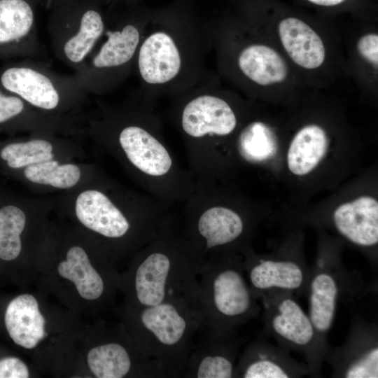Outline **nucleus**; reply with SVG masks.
I'll use <instances>...</instances> for the list:
<instances>
[{"label": "nucleus", "mask_w": 378, "mask_h": 378, "mask_svg": "<svg viewBox=\"0 0 378 378\" xmlns=\"http://www.w3.org/2000/svg\"><path fill=\"white\" fill-rule=\"evenodd\" d=\"M105 27L104 19L94 8L73 18L53 19L48 31L55 56L76 71L100 40Z\"/></svg>", "instance_id": "39448f33"}, {"label": "nucleus", "mask_w": 378, "mask_h": 378, "mask_svg": "<svg viewBox=\"0 0 378 378\" xmlns=\"http://www.w3.org/2000/svg\"><path fill=\"white\" fill-rule=\"evenodd\" d=\"M0 83L27 105L41 111H55L86 94L74 75L57 74L40 59H29L7 68Z\"/></svg>", "instance_id": "7ed1b4c3"}, {"label": "nucleus", "mask_w": 378, "mask_h": 378, "mask_svg": "<svg viewBox=\"0 0 378 378\" xmlns=\"http://www.w3.org/2000/svg\"><path fill=\"white\" fill-rule=\"evenodd\" d=\"M175 266V258L167 247L153 248L148 251L134 277L136 296L140 304L153 307L167 301Z\"/></svg>", "instance_id": "4468645a"}, {"label": "nucleus", "mask_w": 378, "mask_h": 378, "mask_svg": "<svg viewBox=\"0 0 378 378\" xmlns=\"http://www.w3.org/2000/svg\"><path fill=\"white\" fill-rule=\"evenodd\" d=\"M255 293L282 290L307 293L312 269L302 260L287 257H262L244 267Z\"/></svg>", "instance_id": "9d476101"}, {"label": "nucleus", "mask_w": 378, "mask_h": 378, "mask_svg": "<svg viewBox=\"0 0 378 378\" xmlns=\"http://www.w3.org/2000/svg\"><path fill=\"white\" fill-rule=\"evenodd\" d=\"M234 346L230 345L221 351L204 356L199 363L196 377L231 378L235 377Z\"/></svg>", "instance_id": "cd10ccee"}, {"label": "nucleus", "mask_w": 378, "mask_h": 378, "mask_svg": "<svg viewBox=\"0 0 378 378\" xmlns=\"http://www.w3.org/2000/svg\"><path fill=\"white\" fill-rule=\"evenodd\" d=\"M337 263V262H336ZM319 257L308 285L309 317L316 332L325 340L332 328L337 302L344 294H354L355 284L344 268Z\"/></svg>", "instance_id": "6e6552de"}, {"label": "nucleus", "mask_w": 378, "mask_h": 378, "mask_svg": "<svg viewBox=\"0 0 378 378\" xmlns=\"http://www.w3.org/2000/svg\"><path fill=\"white\" fill-rule=\"evenodd\" d=\"M326 360L332 377L340 378L378 377V331L374 323L355 314L346 342L329 348Z\"/></svg>", "instance_id": "423d86ee"}, {"label": "nucleus", "mask_w": 378, "mask_h": 378, "mask_svg": "<svg viewBox=\"0 0 378 378\" xmlns=\"http://www.w3.org/2000/svg\"><path fill=\"white\" fill-rule=\"evenodd\" d=\"M25 223V214L20 208L7 205L0 209V258L12 260L20 255Z\"/></svg>", "instance_id": "a878e982"}, {"label": "nucleus", "mask_w": 378, "mask_h": 378, "mask_svg": "<svg viewBox=\"0 0 378 378\" xmlns=\"http://www.w3.org/2000/svg\"><path fill=\"white\" fill-rule=\"evenodd\" d=\"M141 30L132 22L105 30L74 76L86 92L102 93L127 75L141 42Z\"/></svg>", "instance_id": "f03ea898"}, {"label": "nucleus", "mask_w": 378, "mask_h": 378, "mask_svg": "<svg viewBox=\"0 0 378 378\" xmlns=\"http://www.w3.org/2000/svg\"><path fill=\"white\" fill-rule=\"evenodd\" d=\"M88 367L98 378H122L128 374L132 362L127 351L118 343H107L91 349Z\"/></svg>", "instance_id": "b1692460"}, {"label": "nucleus", "mask_w": 378, "mask_h": 378, "mask_svg": "<svg viewBox=\"0 0 378 378\" xmlns=\"http://www.w3.org/2000/svg\"><path fill=\"white\" fill-rule=\"evenodd\" d=\"M255 294L263 307L265 333L283 349L302 355L309 374L318 377L330 346L316 332L293 293L272 290Z\"/></svg>", "instance_id": "f257e3e1"}, {"label": "nucleus", "mask_w": 378, "mask_h": 378, "mask_svg": "<svg viewBox=\"0 0 378 378\" xmlns=\"http://www.w3.org/2000/svg\"><path fill=\"white\" fill-rule=\"evenodd\" d=\"M237 62L241 74L259 85L280 83L288 76L284 58L265 44L251 43L245 46L239 52Z\"/></svg>", "instance_id": "6ab92c4d"}, {"label": "nucleus", "mask_w": 378, "mask_h": 378, "mask_svg": "<svg viewBox=\"0 0 378 378\" xmlns=\"http://www.w3.org/2000/svg\"><path fill=\"white\" fill-rule=\"evenodd\" d=\"M309 374L305 363L279 346L258 340L245 350L235 367V377L244 378H296Z\"/></svg>", "instance_id": "9b49d317"}, {"label": "nucleus", "mask_w": 378, "mask_h": 378, "mask_svg": "<svg viewBox=\"0 0 378 378\" xmlns=\"http://www.w3.org/2000/svg\"><path fill=\"white\" fill-rule=\"evenodd\" d=\"M188 200L195 233L205 251L230 245L244 233V221L234 210L223 205L208 204L196 187Z\"/></svg>", "instance_id": "1a4fd4ad"}, {"label": "nucleus", "mask_w": 378, "mask_h": 378, "mask_svg": "<svg viewBox=\"0 0 378 378\" xmlns=\"http://www.w3.org/2000/svg\"><path fill=\"white\" fill-rule=\"evenodd\" d=\"M244 267L224 265L217 267L211 283V303L225 332L256 316L258 297L243 274Z\"/></svg>", "instance_id": "0eeeda50"}, {"label": "nucleus", "mask_w": 378, "mask_h": 378, "mask_svg": "<svg viewBox=\"0 0 378 378\" xmlns=\"http://www.w3.org/2000/svg\"><path fill=\"white\" fill-rule=\"evenodd\" d=\"M76 214L86 227L108 238H120L130 228L122 211L99 190L81 192L76 201Z\"/></svg>", "instance_id": "dca6fc26"}, {"label": "nucleus", "mask_w": 378, "mask_h": 378, "mask_svg": "<svg viewBox=\"0 0 378 378\" xmlns=\"http://www.w3.org/2000/svg\"><path fill=\"white\" fill-rule=\"evenodd\" d=\"M337 232L353 244L364 248L378 243V202L363 196L340 205L333 213Z\"/></svg>", "instance_id": "2eb2a0df"}, {"label": "nucleus", "mask_w": 378, "mask_h": 378, "mask_svg": "<svg viewBox=\"0 0 378 378\" xmlns=\"http://www.w3.org/2000/svg\"><path fill=\"white\" fill-rule=\"evenodd\" d=\"M24 175L34 183L69 188L78 182L80 170L76 164H59L56 160H51L27 166Z\"/></svg>", "instance_id": "393cba45"}, {"label": "nucleus", "mask_w": 378, "mask_h": 378, "mask_svg": "<svg viewBox=\"0 0 378 378\" xmlns=\"http://www.w3.org/2000/svg\"><path fill=\"white\" fill-rule=\"evenodd\" d=\"M136 54L139 76L147 84H165L174 80L182 67L179 47L173 36L164 31L146 36Z\"/></svg>", "instance_id": "f8f14e48"}, {"label": "nucleus", "mask_w": 378, "mask_h": 378, "mask_svg": "<svg viewBox=\"0 0 378 378\" xmlns=\"http://www.w3.org/2000/svg\"><path fill=\"white\" fill-rule=\"evenodd\" d=\"M328 147L325 130L317 125H308L293 137L287 154L288 167L298 176L311 172L324 157Z\"/></svg>", "instance_id": "412c9836"}, {"label": "nucleus", "mask_w": 378, "mask_h": 378, "mask_svg": "<svg viewBox=\"0 0 378 378\" xmlns=\"http://www.w3.org/2000/svg\"><path fill=\"white\" fill-rule=\"evenodd\" d=\"M27 104L15 95H6L0 91V124L26 111Z\"/></svg>", "instance_id": "c85d7f7f"}, {"label": "nucleus", "mask_w": 378, "mask_h": 378, "mask_svg": "<svg viewBox=\"0 0 378 378\" xmlns=\"http://www.w3.org/2000/svg\"><path fill=\"white\" fill-rule=\"evenodd\" d=\"M52 151L50 142L34 139L6 145L1 150L0 156L10 167L17 169L51 160L53 158Z\"/></svg>", "instance_id": "bb28decb"}, {"label": "nucleus", "mask_w": 378, "mask_h": 378, "mask_svg": "<svg viewBox=\"0 0 378 378\" xmlns=\"http://www.w3.org/2000/svg\"><path fill=\"white\" fill-rule=\"evenodd\" d=\"M29 372L26 364L15 357L0 359V378H27Z\"/></svg>", "instance_id": "7c9ffc66"}, {"label": "nucleus", "mask_w": 378, "mask_h": 378, "mask_svg": "<svg viewBox=\"0 0 378 378\" xmlns=\"http://www.w3.org/2000/svg\"><path fill=\"white\" fill-rule=\"evenodd\" d=\"M314 4L322 6H333L338 5L345 0H307Z\"/></svg>", "instance_id": "2f4dec72"}, {"label": "nucleus", "mask_w": 378, "mask_h": 378, "mask_svg": "<svg viewBox=\"0 0 378 378\" xmlns=\"http://www.w3.org/2000/svg\"><path fill=\"white\" fill-rule=\"evenodd\" d=\"M57 272L62 277L72 281L80 296L85 300H97L104 292L102 278L80 246H75L68 250L66 260L59 264Z\"/></svg>", "instance_id": "4be33fe9"}, {"label": "nucleus", "mask_w": 378, "mask_h": 378, "mask_svg": "<svg viewBox=\"0 0 378 378\" xmlns=\"http://www.w3.org/2000/svg\"><path fill=\"white\" fill-rule=\"evenodd\" d=\"M359 55L372 66H378V34L375 32L363 35L357 42Z\"/></svg>", "instance_id": "c756f323"}, {"label": "nucleus", "mask_w": 378, "mask_h": 378, "mask_svg": "<svg viewBox=\"0 0 378 378\" xmlns=\"http://www.w3.org/2000/svg\"><path fill=\"white\" fill-rule=\"evenodd\" d=\"M8 45L29 59L45 57L32 7L25 0H0V46Z\"/></svg>", "instance_id": "ddd939ff"}, {"label": "nucleus", "mask_w": 378, "mask_h": 378, "mask_svg": "<svg viewBox=\"0 0 378 378\" xmlns=\"http://www.w3.org/2000/svg\"><path fill=\"white\" fill-rule=\"evenodd\" d=\"M237 125L236 115L223 98L202 94L189 100L182 108L180 125L188 141L193 169L198 167L208 143L232 134Z\"/></svg>", "instance_id": "20e7f679"}, {"label": "nucleus", "mask_w": 378, "mask_h": 378, "mask_svg": "<svg viewBox=\"0 0 378 378\" xmlns=\"http://www.w3.org/2000/svg\"><path fill=\"white\" fill-rule=\"evenodd\" d=\"M5 325L13 341L25 349H33L45 337L46 321L36 299L22 294L14 298L5 313Z\"/></svg>", "instance_id": "a211bd4d"}, {"label": "nucleus", "mask_w": 378, "mask_h": 378, "mask_svg": "<svg viewBox=\"0 0 378 378\" xmlns=\"http://www.w3.org/2000/svg\"><path fill=\"white\" fill-rule=\"evenodd\" d=\"M281 43L289 57L305 69H316L325 61L326 48L320 36L306 22L288 17L278 24Z\"/></svg>", "instance_id": "f3484780"}, {"label": "nucleus", "mask_w": 378, "mask_h": 378, "mask_svg": "<svg viewBox=\"0 0 378 378\" xmlns=\"http://www.w3.org/2000/svg\"><path fill=\"white\" fill-rule=\"evenodd\" d=\"M140 320L150 335L166 347L175 346L181 342L188 328L187 319L180 309L168 301L144 307Z\"/></svg>", "instance_id": "aec40b11"}, {"label": "nucleus", "mask_w": 378, "mask_h": 378, "mask_svg": "<svg viewBox=\"0 0 378 378\" xmlns=\"http://www.w3.org/2000/svg\"><path fill=\"white\" fill-rule=\"evenodd\" d=\"M237 147L244 160L255 163L272 158L277 150V141L270 126L261 121H254L242 129Z\"/></svg>", "instance_id": "5701e85b"}]
</instances>
